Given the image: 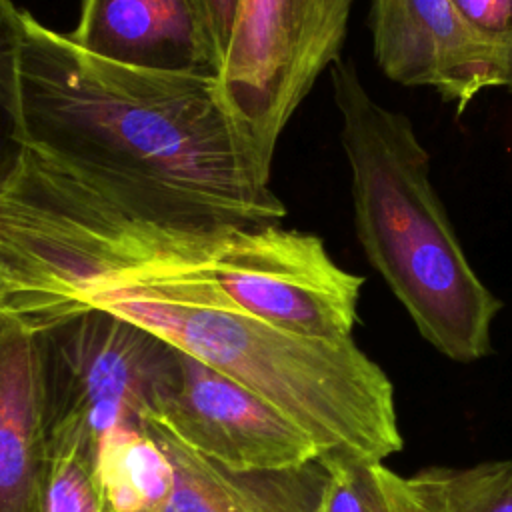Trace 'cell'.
Instances as JSON below:
<instances>
[{
  "label": "cell",
  "mask_w": 512,
  "mask_h": 512,
  "mask_svg": "<svg viewBox=\"0 0 512 512\" xmlns=\"http://www.w3.org/2000/svg\"><path fill=\"white\" fill-rule=\"evenodd\" d=\"M48 444L96 446L110 428L144 422L172 344L110 310L82 306L36 326Z\"/></svg>",
  "instance_id": "277c9868"
},
{
  "label": "cell",
  "mask_w": 512,
  "mask_h": 512,
  "mask_svg": "<svg viewBox=\"0 0 512 512\" xmlns=\"http://www.w3.org/2000/svg\"><path fill=\"white\" fill-rule=\"evenodd\" d=\"M48 474L40 512H104L96 446L84 440L48 444Z\"/></svg>",
  "instance_id": "9a60e30c"
},
{
  "label": "cell",
  "mask_w": 512,
  "mask_h": 512,
  "mask_svg": "<svg viewBox=\"0 0 512 512\" xmlns=\"http://www.w3.org/2000/svg\"><path fill=\"white\" fill-rule=\"evenodd\" d=\"M356 0H238L220 86L266 162L288 120L338 58Z\"/></svg>",
  "instance_id": "5b68a950"
},
{
  "label": "cell",
  "mask_w": 512,
  "mask_h": 512,
  "mask_svg": "<svg viewBox=\"0 0 512 512\" xmlns=\"http://www.w3.org/2000/svg\"><path fill=\"white\" fill-rule=\"evenodd\" d=\"M16 294L36 322L96 306L152 330L274 404L324 460L384 462L404 446L392 382L352 338L302 336L242 314L142 220L86 188L28 224Z\"/></svg>",
  "instance_id": "6da1fadb"
},
{
  "label": "cell",
  "mask_w": 512,
  "mask_h": 512,
  "mask_svg": "<svg viewBox=\"0 0 512 512\" xmlns=\"http://www.w3.org/2000/svg\"><path fill=\"white\" fill-rule=\"evenodd\" d=\"M24 12L0 0V188L16 174L26 154L20 106V60Z\"/></svg>",
  "instance_id": "5bb4252c"
},
{
  "label": "cell",
  "mask_w": 512,
  "mask_h": 512,
  "mask_svg": "<svg viewBox=\"0 0 512 512\" xmlns=\"http://www.w3.org/2000/svg\"><path fill=\"white\" fill-rule=\"evenodd\" d=\"M330 82L366 258L440 354L462 364L492 354L502 302L472 270L410 118L378 104L352 60L338 58Z\"/></svg>",
  "instance_id": "3957f363"
},
{
  "label": "cell",
  "mask_w": 512,
  "mask_h": 512,
  "mask_svg": "<svg viewBox=\"0 0 512 512\" xmlns=\"http://www.w3.org/2000/svg\"><path fill=\"white\" fill-rule=\"evenodd\" d=\"M374 58L402 86H430L456 114L488 88H508L510 58L452 0H370Z\"/></svg>",
  "instance_id": "52a82bcc"
},
{
  "label": "cell",
  "mask_w": 512,
  "mask_h": 512,
  "mask_svg": "<svg viewBox=\"0 0 512 512\" xmlns=\"http://www.w3.org/2000/svg\"><path fill=\"white\" fill-rule=\"evenodd\" d=\"M20 106L26 150L136 218L266 226L286 216L216 74L114 64L24 12Z\"/></svg>",
  "instance_id": "7a4b0ae2"
},
{
  "label": "cell",
  "mask_w": 512,
  "mask_h": 512,
  "mask_svg": "<svg viewBox=\"0 0 512 512\" xmlns=\"http://www.w3.org/2000/svg\"><path fill=\"white\" fill-rule=\"evenodd\" d=\"M452 4L474 28L506 50L510 58L506 90L512 94V0H452Z\"/></svg>",
  "instance_id": "2e32d148"
},
{
  "label": "cell",
  "mask_w": 512,
  "mask_h": 512,
  "mask_svg": "<svg viewBox=\"0 0 512 512\" xmlns=\"http://www.w3.org/2000/svg\"><path fill=\"white\" fill-rule=\"evenodd\" d=\"M198 16L204 24V30L212 42V48L220 60V70L226 60L230 46V36L236 20L238 0H192Z\"/></svg>",
  "instance_id": "e0dca14e"
},
{
  "label": "cell",
  "mask_w": 512,
  "mask_h": 512,
  "mask_svg": "<svg viewBox=\"0 0 512 512\" xmlns=\"http://www.w3.org/2000/svg\"><path fill=\"white\" fill-rule=\"evenodd\" d=\"M48 458L38 332L0 308V512H40Z\"/></svg>",
  "instance_id": "9c48e42d"
},
{
  "label": "cell",
  "mask_w": 512,
  "mask_h": 512,
  "mask_svg": "<svg viewBox=\"0 0 512 512\" xmlns=\"http://www.w3.org/2000/svg\"><path fill=\"white\" fill-rule=\"evenodd\" d=\"M404 484L416 512H512V460L428 466Z\"/></svg>",
  "instance_id": "7c38bea8"
},
{
  "label": "cell",
  "mask_w": 512,
  "mask_h": 512,
  "mask_svg": "<svg viewBox=\"0 0 512 512\" xmlns=\"http://www.w3.org/2000/svg\"><path fill=\"white\" fill-rule=\"evenodd\" d=\"M96 478L104 512H164L174 468L144 422L110 428L96 442Z\"/></svg>",
  "instance_id": "8fae6325"
},
{
  "label": "cell",
  "mask_w": 512,
  "mask_h": 512,
  "mask_svg": "<svg viewBox=\"0 0 512 512\" xmlns=\"http://www.w3.org/2000/svg\"><path fill=\"white\" fill-rule=\"evenodd\" d=\"M0 298H2V276H0Z\"/></svg>",
  "instance_id": "ac0fdd59"
},
{
  "label": "cell",
  "mask_w": 512,
  "mask_h": 512,
  "mask_svg": "<svg viewBox=\"0 0 512 512\" xmlns=\"http://www.w3.org/2000/svg\"><path fill=\"white\" fill-rule=\"evenodd\" d=\"M146 426L174 468L164 512H320L328 482L320 456L286 468L234 470L186 448L152 420Z\"/></svg>",
  "instance_id": "30bf717a"
},
{
  "label": "cell",
  "mask_w": 512,
  "mask_h": 512,
  "mask_svg": "<svg viewBox=\"0 0 512 512\" xmlns=\"http://www.w3.org/2000/svg\"><path fill=\"white\" fill-rule=\"evenodd\" d=\"M146 420L234 470L286 468L320 456L310 436L274 404L174 344Z\"/></svg>",
  "instance_id": "8992f818"
},
{
  "label": "cell",
  "mask_w": 512,
  "mask_h": 512,
  "mask_svg": "<svg viewBox=\"0 0 512 512\" xmlns=\"http://www.w3.org/2000/svg\"><path fill=\"white\" fill-rule=\"evenodd\" d=\"M68 36L114 64L220 76V60L192 0H82Z\"/></svg>",
  "instance_id": "ba28073f"
},
{
  "label": "cell",
  "mask_w": 512,
  "mask_h": 512,
  "mask_svg": "<svg viewBox=\"0 0 512 512\" xmlns=\"http://www.w3.org/2000/svg\"><path fill=\"white\" fill-rule=\"evenodd\" d=\"M324 464L328 482L320 512H416L404 476L384 462L334 458Z\"/></svg>",
  "instance_id": "4fadbf2b"
}]
</instances>
